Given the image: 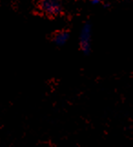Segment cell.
Segmentation results:
<instances>
[{
  "label": "cell",
  "mask_w": 133,
  "mask_h": 147,
  "mask_svg": "<svg viewBox=\"0 0 133 147\" xmlns=\"http://www.w3.org/2000/svg\"><path fill=\"white\" fill-rule=\"evenodd\" d=\"M69 38V34L66 33V32H60L57 35V37H56L55 40L57 44L58 45H63L66 42V40Z\"/></svg>",
  "instance_id": "cell-2"
},
{
  "label": "cell",
  "mask_w": 133,
  "mask_h": 147,
  "mask_svg": "<svg viewBox=\"0 0 133 147\" xmlns=\"http://www.w3.org/2000/svg\"><path fill=\"white\" fill-rule=\"evenodd\" d=\"M89 41H90V26L89 25H85L82 31H81V48L84 51H89Z\"/></svg>",
  "instance_id": "cell-1"
},
{
  "label": "cell",
  "mask_w": 133,
  "mask_h": 147,
  "mask_svg": "<svg viewBox=\"0 0 133 147\" xmlns=\"http://www.w3.org/2000/svg\"><path fill=\"white\" fill-rule=\"evenodd\" d=\"M99 0H92V4H99Z\"/></svg>",
  "instance_id": "cell-3"
}]
</instances>
